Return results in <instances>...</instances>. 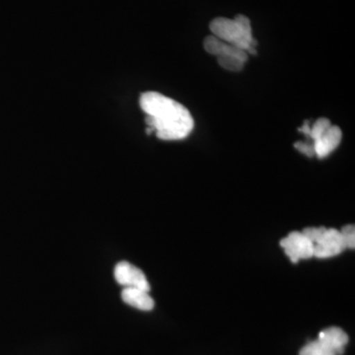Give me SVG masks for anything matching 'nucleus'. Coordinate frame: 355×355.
<instances>
[{
    "mask_svg": "<svg viewBox=\"0 0 355 355\" xmlns=\"http://www.w3.org/2000/svg\"><path fill=\"white\" fill-rule=\"evenodd\" d=\"M140 108L146 114L147 128L162 140L186 139L195 127L193 116L186 107L158 92L140 96Z\"/></svg>",
    "mask_w": 355,
    "mask_h": 355,
    "instance_id": "nucleus-1",
    "label": "nucleus"
},
{
    "mask_svg": "<svg viewBox=\"0 0 355 355\" xmlns=\"http://www.w3.org/2000/svg\"><path fill=\"white\" fill-rule=\"evenodd\" d=\"M209 27L216 38L247 51L248 55H256L258 43L253 38L251 23L246 16L237 15L234 19L216 18Z\"/></svg>",
    "mask_w": 355,
    "mask_h": 355,
    "instance_id": "nucleus-2",
    "label": "nucleus"
},
{
    "mask_svg": "<svg viewBox=\"0 0 355 355\" xmlns=\"http://www.w3.org/2000/svg\"><path fill=\"white\" fill-rule=\"evenodd\" d=\"M302 233L312 242L314 257L316 258H333L347 250L340 230L336 229L308 227Z\"/></svg>",
    "mask_w": 355,
    "mask_h": 355,
    "instance_id": "nucleus-3",
    "label": "nucleus"
},
{
    "mask_svg": "<svg viewBox=\"0 0 355 355\" xmlns=\"http://www.w3.org/2000/svg\"><path fill=\"white\" fill-rule=\"evenodd\" d=\"M280 246L293 263L314 257L312 242L302 232H291L280 241Z\"/></svg>",
    "mask_w": 355,
    "mask_h": 355,
    "instance_id": "nucleus-4",
    "label": "nucleus"
},
{
    "mask_svg": "<svg viewBox=\"0 0 355 355\" xmlns=\"http://www.w3.org/2000/svg\"><path fill=\"white\" fill-rule=\"evenodd\" d=\"M114 279L123 287H135L150 291V284L146 275L140 268L132 265L128 261H121L116 263L114 270Z\"/></svg>",
    "mask_w": 355,
    "mask_h": 355,
    "instance_id": "nucleus-5",
    "label": "nucleus"
},
{
    "mask_svg": "<svg viewBox=\"0 0 355 355\" xmlns=\"http://www.w3.org/2000/svg\"><path fill=\"white\" fill-rule=\"evenodd\" d=\"M342 139V130L338 125H331L319 139L313 142L315 155L320 159L330 155L340 146Z\"/></svg>",
    "mask_w": 355,
    "mask_h": 355,
    "instance_id": "nucleus-6",
    "label": "nucleus"
},
{
    "mask_svg": "<svg viewBox=\"0 0 355 355\" xmlns=\"http://www.w3.org/2000/svg\"><path fill=\"white\" fill-rule=\"evenodd\" d=\"M205 51L210 55H216V57H233L239 58L243 62H246L248 60L247 51L241 50V49L237 48V46H233L225 42L221 41L220 39L216 38V36H209L205 40Z\"/></svg>",
    "mask_w": 355,
    "mask_h": 355,
    "instance_id": "nucleus-7",
    "label": "nucleus"
},
{
    "mask_svg": "<svg viewBox=\"0 0 355 355\" xmlns=\"http://www.w3.org/2000/svg\"><path fill=\"white\" fill-rule=\"evenodd\" d=\"M121 295L125 304L132 306L135 309L151 311L155 305L153 298L149 295L148 291H144V289L123 287Z\"/></svg>",
    "mask_w": 355,
    "mask_h": 355,
    "instance_id": "nucleus-8",
    "label": "nucleus"
},
{
    "mask_svg": "<svg viewBox=\"0 0 355 355\" xmlns=\"http://www.w3.org/2000/svg\"><path fill=\"white\" fill-rule=\"evenodd\" d=\"M318 340L335 352L336 355H340L343 354L345 347L349 343V336L342 329L331 327L322 331Z\"/></svg>",
    "mask_w": 355,
    "mask_h": 355,
    "instance_id": "nucleus-9",
    "label": "nucleus"
},
{
    "mask_svg": "<svg viewBox=\"0 0 355 355\" xmlns=\"http://www.w3.org/2000/svg\"><path fill=\"white\" fill-rule=\"evenodd\" d=\"M299 355H336L335 352L329 349L327 345L320 342L319 340H313L308 343L302 349L300 350Z\"/></svg>",
    "mask_w": 355,
    "mask_h": 355,
    "instance_id": "nucleus-10",
    "label": "nucleus"
},
{
    "mask_svg": "<svg viewBox=\"0 0 355 355\" xmlns=\"http://www.w3.org/2000/svg\"><path fill=\"white\" fill-rule=\"evenodd\" d=\"M331 125L330 120L326 118H321L313 123L312 127H310V133L308 139L310 142H314L315 140L319 139L322 135Z\"/></svg>",
    "mask_w": 355,
    "mask_h": 355,
    "instance_id": "nucleus-11",
    "label": "nucleus"
},
{
    "mask_svg": "<svg viewBox=\"0 0 355 355\" xmlns=\"http://www.w3.org/2000/svg\"><path fill=\"white\" fill-rule=\"evenodd\" d=\"M218 64L224 69L230 70V71H241L244 69L246 62L233 57H218L217 58Z\"/></svg>",
    "mask_w": 355,
    "mask_h": 355,
    "instance_id": "nucleus-12",
    "label": "nucleus"
},
{
    "mask_svg": "<svg viewBox=\"0 0 355 355\" xmlns=\"http://www.w3.org/2000/svg\"><path fill=\"white\" fill-rule=\"evenodd\" d=\"M343 242L347 249H354L355 248V227L354 224L345 226L340 230Z\"/></svg>",
    "mask_w": 355,
    "mask_h": 355,
    "instance_id": "nucleus-13",
    "label": "nucleus"
},
{
    "mask_svg": "<svg viewBox=\"0 0 355 355\" xmlns=\"http://www.w3.org/2000/svg\"><path fill=\"white\" fill-rule=\"evenodd\" d=\"M294 147L299 151V153L305 154L308 157H313L315 156L314 146L310 141H297L294 144Z\"/></svg>",
    "mask_w": 355,
    "mask_h": 355,
    "instance_id": "nucleus-14",
    "label": "nucleus"
}]
</instances>
